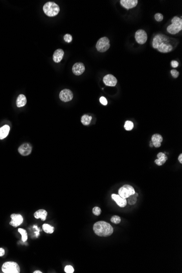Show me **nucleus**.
I'll return each instance as SVG.
<instances>
[{
	"label": "nucleus",
	"instance_id": "obj_4",
	"mask_svg": "<svg viewBox=\"0 0 182 273\" xmlns=\"http://www.w3.org/2000/svg\"><path fill=\"white\" fill-rule=\"evenodd\" d=\"M43 11L47 16L52 17L57 16L60 12V7L54 2H48L43 6Z\"/></svg>",
	"mask_w": 182,
	"mask_h": 273
},
{
	"label": "nucleus",
	"instance_id": "obj_23",
	"mask_svg": "<svg viewBox=\"0 0 182 273\" xmlns=\"http://www.w3.org/2000/svg\"><path fill=\"white\" fill-rule=\"evenodd\" d=\"M138 196V194L135 193L134 194L131 195L129 198H128V202L130 205H134L135 204L137 201V197Z\"/></svg>",
	"mask_w": 182,
	"mask_h": 273
},
{
	"label": "nucleus",
	"instance_id": "obj_12",
	"mask_svg": "<svg viewBox=\"0 0 182 273\" xmlns=\"http://www.w3.org/2000/svg\"><path fill=\"white\" fill-rule=\"evenodd\" d=\"M103 82L105 85L107 86H115L117 83V79L111 74H107L103 78Z\"/></svg>",
	"mask_w": 182,
	"mask_h": 273
},
{
	"label": "nucleus",
	"instance_id": "obj_35",
	"mask_svg": "<svg viewBox=\"0 0 182 273\" xmlns=\"http://www.w3.org/2000/svg\"><path fill=\"white\" fill-rule=\"evenodd\" d=\"M5 254V251L3 248H0V257H2Z\"/></svg>",
	"mask_w": 182,
	"mask_h": 273
},
{
	"label": "nucleus",
	"instance_id": "obj_14",
	"mask_svg": "<svg viewBox=\"0 0 182 273\" xmlns=\"http://www.w3.org/2000/svg\"><path fill=\"white\" fill-rule=\"evenodd\" d=\"M121 5L127 9L135 7L138 3V0H121L120 1Z\"/></svg>",
	"mask_w": 182,
	"mask_h": 273
},
{
	"label": "nucleus",
	"instance_id": "obj_10",
	"mask_svg": "<svg viewBox=\"0 0 182 273\" xmlns=\"http://www.w3.org/2000/svg\"><path fill=\"white\" fill-rule=\"evenodd\" d=\"M12 220L9 224L11 226L16 227L19 226L23 222V218L20 214H12L11 215Z\"/></svg>",
	"mask_w": 182,
	"mask_h": 273
},
{
	"label": "nucleus",
	"instance_id": "obj_18",
	"mask_svg": "<svg viewBox=\"0 0 182 273\" xmlns=\"http://www.w3.org/2000/svg\"><path fill=\"white\" fill-rule=\"evenodd\" d=\"M157 157L158 159H156L155 160V163L158 165L161 166L167 161V157L163 153H159L157 155Z\"/></svg>",
	"mask_w": 182,
	"mask_h": 273
},
{
	"label": "nucleus",
	"instance_id": "obj_32",
	"mask_svg": "<svg viewBox=\"0 0 182 273\" xmlns=\"http://www.w3.org/2000/svg\"><path fill=\"white\" fill-rule=\"evenodd\" d=\"M64 39H65V42H67V43H70V42L72 41L73 38H72V36L70 34H66L64 36Z\"/></svg>",
	"mask_w": 182,
	"mask_h": 273
},
{
	"label": "nucleus",
	"instance_id": "obj_15",
	"mask_svg": "<svg viewBox=\"0 0 182 273\" xmlns=\"http://www.w3.org/2000/svg\"><path fill=\"white\" fill-rule=\"evenodd\" d=\"M112 199L116 202L117 205H119L120 207H124L127 204V201L126 198H121L119 195L116 194H112Z\"/></svg>",
	"mask_w": 182,
	"mask_h": 273
},
{
	"label": "nucleus",
	"instance_id": "obj_3",
	"mask_svg": "<svg viewBox=\"0 0 182 273\" xmlns=\"http://www.w3.org/2000/svg\"><path fill=\"white\" fill-rule=\"evenodd\" d=\"M172 24L167 28V32L172 34H176L179 33L182 30V20L178 16H174L171 20Z\"/></svg>",
	"mask_w": 182,
	"mask_h": 273
},
{
	"label": "nucleus",
	"instance_id": "obj_36",
	"mask_svg": "<svg viewBox=\"0 0 182 273\" xmlns=\"http://www.w3.org/2000/svg\"><path fill=\"white\" fill-rule=\"evenodd\" d=\"M178 160L180 161V163H182V154H180V156L178 157Z\"/></svg>",
	"mask_w": 182,
	"mask_h": 273
},
{
	"label": "nucleus",
	"instance_id": "obj_37",
	"mask_svg": "<svg viewBox=\"0 0 182 273\" xmlns=\"http://www.w3.org/2000/svg\"><path fill=\"white\" fill-rule=\"evenodd\" d=\"M33 273H42V271H34V272H33Z\"/></svg>",
	"mask_w": 182,
	"mask_h": 273
},
{
	"label": "nucleus",
	"instance_id": "obj_16",
	"mask_svg": "<svg viewBox=\"0 0 182 273\" xmlns=\"http://www.w3.org/2000/svg\"><path fill=\"white\" fill-rule=\"evenodd\" d=\"M163 140V138L161 135L158 134H154L152 137V142L153 145V146L156 148H158L161 146V143Z\"/></svg>",
	"mask_w": 182,
	"mask_h": 273
},
{
	"label": "nucleus",
	"instance_id": "obj_5",
	"mask_svg": "<svg viewBox=\"0 0 182 273\" xmlns=\"http://www.w3.org/2000/svg\"><path fill=\"white\" fill-rule=\"evenodd\" d=\"M2 271L4 273H19L20 269L18 263L14 262H7L3 263Z\"/></svg>",
	"mask_w": 182,
	"mask_h": 273
},
{
	"label": "nucleus",
	"instance_id": "obj_33",
	"mask_svg": "<svg viewBox=\"0 0 182 273\" xmlns=\"http://www.w3.org/2000/svg\"><path fill=\"white\" fill-rule=\"evenodd\" d=\"M100 103L102 105H105V106L107 105V100L104 96H102V97L100 98Z\"/></svg>",
	"mask_w": 182,
	"mask_h": 273
},
{
	"label": "nucleus",
	"instance_id": "obj_6",
	"mask_svg": "<svg viewBox=\"0 0 182 273\" xmlns=\"http://www.w3.org/2000/svg\"><path fill=\"white\" fill-rule=\"evenodd\" d=\"M110 40L107 37H102L98 40L96 44V49L99 52H105L109 49Z\"/></svg>",
	"mask_w": 182,
	"mask_h": 273
},
{
	"label": "nucleus",
	"instance_id": "obj_27",
	"mask_svg": "<svg viewBox=\"0 0 182 273\" xmlns=\"http://www.w3.org/2000/svg\"><path fill=\"white\" fill-rule=\"evenodd\" d=\"M111 221L112 223H114L115 224H120L121 221V219L120 216H117V215H114L112 216L111 219Z\"/></svg>",
	"mask_w": 182,
	"mask_h": 273
},
{
	"label": "nucleus",
	"instance_id": "obj_7",
	"mask_svg": "<svg viewBox=\"0 0 182 273\" xmlns=\"http://www.w3.org/2000/svg\"><path fill=\"white\" fill-rule=\"evenodd\" d=\"M135 193L134 189L130 185H124L118 190V195L123 198H127Z\"/></svg>",
	"mask_w": 182,
	"mask_h": 273
},
{
	"label": "nucleus",
	"instance_id": "obj_20",
	"mask_svg": "<svg viewBox=\"0 0 182 273\" xmlns=\"http://www.w3.org/2000/svg\"><path fill=\"white\" fill-rule=\"evenodd\" d=\"M10 130V127L8 125L3 126L0 128V140H2L8 136Z\"/></svg>",
	"mask_w": 182,
	"mask_h": 273
},
{
	"label": "nucleus",
	"instance_id": "obj_26",
	"mask_svg": "<svg viewBox=\"0 0 182 273\" xmlns=\"http://www.w3.org/2000/svg\"><path fill=\"white\" fill-rule=\"evenodd\" d=\"M133 128H134V124L131 121H127L125 122V124H124V128H125V130L130 131L133 129Z\"/></svg>",
	"mask_w": 182,
	"mask_h": 273
},
{
	"label": "nucleus",
	"instance_id": "obj_24",
	"mask_svg": "<svg viewBox=\"0 0 182 273\" xmlns=\"http://www.w3.org/2000/svg\"><path fill=\"white\" fill-rule=\"evenodd\" d=\"M43 229L47 233H52L54 232L55 229L49 224H44L43 225Z\"/></svg>",
	"mask_w": 182,
	"mask_h": 273
},
{
	"label": "nucleus",
	"instance_id": "obj_13",
	"mask_svg": "<svg viewBox=\"0 0 182 273\" xmlns=\"http://www.w3.org/2000/svg\"><path fill=\"white\" fill-rule=\"evenodd\" d=\"M85 70V65L81 62L76 63L74 65L72 68L73 73L76 75H80L82 74H83Z\"/></svg>",
	"mask_w": 182,
	"mask_h": 273
},
{
	"label": "nucleus",
	"instance_id": "obj_9",
	"mask_svg": "<svg viewBox=\"0 0 182 273\" xmlns=\"http://www.w3.org/2000/svg\"><path fill=\"white\" fill-rule=\"evenodd\" d=\"M60 98L62 102H69L73 98V92L69 89H64L60 92Z\"/></svg>",
	"mask_w": 182,
	"mask_h": 273
},
{
	"label": "nucleus",
	"instance_id": "obj_30",
	"mask_svg": "<svg viewBox=\"0 0 182 273\" xmlns=\"http://www.w3.org/2000/svg\"><path fill=\"white\" fill-rule=\"evenodd\" d=\"M65 273H73L74 271V269L72 266L71 265H67L65 268Z\"/></svg>",
	"mask_w": 182,
	"mask_h": 273
},
{
	"label": "nucleus",
	"instance_id": "obj_8",
	"mask_svg": "<svg viewBox=\"0 0 182 273\" xmlns=\"http://www.w3.org/2000/svg\"><path fill=\"white\" fill-rule=\"evenodd\" d=\"M136 41L139 44H144L147 40V34L143 30H138L135 34Z\"/></svg>",
	"mask_w": 182,
	"mask_h": 273
},
{
	"label": "nucleus",
	"instance_id": "obj_17",
	"mask_svg": "<svg viewBox=\"0 0 182 273\" xmlns=\"http://www.w3.org/2000/svg\"><path fill=\"white\" fill-rule=\"evenodd\" d=\"M65 52L61 49H58L55 51L53 55V60L55 63H60L64 56Z\"/></svg>",
	"mask_w": 182,
	"mask_h": 273
},
{
	"label": "nucleus",
	"instance_id": "obj_1",
	"mask_svg": "<svg viewBox=\"0 0 182 273\" xmlns=\"http://www.w3.org/2000/svg\"><path fill=\"white\" fill-rule=\"evenodd\" d=\"M152 47L154 49H157L161 53H168L171 52L173 47L170 43V38L164 34H156L154 37L152 41Z\"/></svg>",
	"mask_w": 182,
	"mask_h": 273
},
{
	"label": "nucleus",
	"instance_id": "obj_34",
	"mask_svg": "<svg viewBox=\"0 0 182 273\" xmlns=\"http://www.w3.org/2000/svg\"><path fill=\"white\" fill-rule=\"evenodd\" d=\"M171 65L173 68H177L179 66V63L176 61H172Z\"/></svg>",
	"mask_w": 182,
	"mask_h": 273
},
{
	"label": "nucleus",
	"instance_id": "obj_29",
	"mask_svg": "<svg viewBox=\"0 0 182 273\" xmlns=\"http://www.w3.org/2000/svg\"><path fill=\"white\" fill-rule=\"evenodd\" d=\"M102 213V211L100 208L98 207H95L93 209V213L96 216H98Z\"/></svg>",
	"mask_w": 182,
	"mask_h": 273
},
{
	"label": "nucleus",
	"instance_id": "obj_19",
	"mask_svg": "<svg viewBox=\"0 0 182 273\" xmlns=\"http://www.w3.org/2000/svg\"><path fill=\"white\" fill-rule=\"evenodd\" d=\"M47 211L44 209H40L36 212L34 214V216L35 218H40L43 221H45L47 218Z\"/></svg>",
	"mask_w": 182,
	"mask_h": 273
},
{
	"label": "nucleus",
	"instance_id": "obj_25",
	"mask_svg": "<svg viewBox=\"0 0 182 273\" xmlns=\"http://www.w3.org/2000/svg\"><path fill=\"white\" fill-rule=\"evenodd\" d=\"M18 232L21 235L22 240L23 242H26V240H27V238H27V232H26V230H25V229H19Z\"/></svg>",
	"mask_w": 182,
	"mask_h": 273
},
{
	"label": "nucleus",
	"instance_id": "obj_22",
	"mask_svg": "<svg viewBox=\"0 0 182 273\" xmlns=\"http://www.w3.org/2000/svg\"><path fill=\"white\" fill-rule=\"evenodd\" d=\"M92 119V116H89L87 114H84L81 117V121L83 125H87L90 124Z\"/></svg>",
	"mask_w": 182,
	"mask_h": 273
},
{
	"label": "nucleus",
	"instance_id": "obj_31",
	"mask_svg": "<svg viewBox=\"0 0 182 273\" xmlns=\"http://www.w3.org/2000/svg\"><path fill=\"white\" fill-rule=\"evenodd\" d=\"M171 74L172 76H173V78H174L175 79L177 78L178 77L179 75H180L179 72H178L176 69H172L171 70Z\"/></svg>",
	"mask_w": 182,
	"mask_h": 273
},
{
	"label": "nucleus",
	"instance_id": "obj_11",
	"mask_svg": "<svg viewBox=\"0 0 182 273\" xmlns=\"http://www.w3.org/2000/svg\"><path fill=\"white\" fill-rule=\"evenodd\" d=\"M18 152L21 156H27L30 154L32 152V146L29 143H24L19 147Z\"/></svg>",
	"mask_w": 182,
	"mask_h": 273
},
{
	"label": "nucleus",
	"instance_id": "obj_38",
	"mask_svg": "<svg viewBox=\"0 0 182 273\" xmlns=\"http://www.w3.org/2000/svg\"><path fill=\"white\" fill-rule=\"evenodd\" d=\"M150 147H153V143L152 142V141H151V143H150Z\"/></svg>",
	"mask_w": 182,
	"mask_h": 273
},
{
	"label": "nucleus",
	"instance_id": "obj_21",
	"mask_svg": "<svg viewBox=\"0 0 182 273\" xmlns=\"http://www.w3.org/2000/svg\"><path fill=\"white\" fill-rule=\"evenodd\" d=\"M16 106L18 107H24L27 103L26 96L23 94H20L16 99Z\"/></svg>",
	"mask_w": 182,
	"mask_h": 273
},
{
	"label": "nucleus",
	"instance_id": "obj_2",
	"mask_svg": "<svg viewBox=\"0 0 182 273\" xmlns=\"http://www.w3.org/2000/svg\"><path fill=\"white\" fill-rule=\"evenodd\" d=\"M94 232L100 237H108L114 232V229L110 224L105 221H98L94 224Z\"/></svg>",
	"mask_w": 182,
	"mask_h": 273
},
{
	"label": "nucleus",
	"instance_id": "obj_28",
	"mask_svg": "<svg viewBox=\"0 0 182 273\" xmlns=\"http://www.w3.org/2000/svg\"><path fill=\"white\" fill-rule=\"evenodd\" d=\"M154 18H155L156 21H158V22H160V21H162L163 20L164 16H163V15L161 13H156L154 16Z\"/></svg>",
	"mask_w": 182,
	"mask_h": 273
}]
</instances>
